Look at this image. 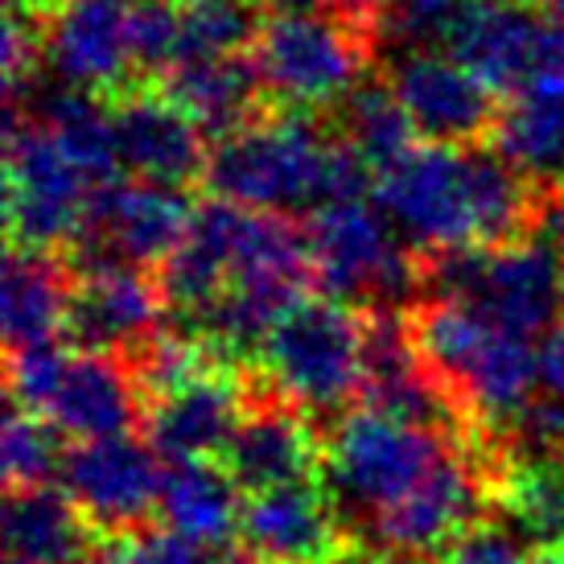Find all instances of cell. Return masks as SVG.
Segmentation results:
<instances>
[{
	"label": "cell",
	"instance_id": "cell-1",
	"mask_svg": "<svg viewBox=\"0 0 564 564\" xmlns=\"http://www.w3.org/2000/svg\"><path fill=\"white\" fill-rule=\"evenodd\" d=\"M540 198L544 194L495 144H416L376 177V206L421 256L519 243L544 215Z\"/></svg>",
	"mask_w": 564,
	"mask_h": 564
},
{
	"label": "cell",
	"instance_id": "cell-2",
	"mask_svg": "<svg viewBox=\"0 0 564 564\" xmlns=\"http://www.w3.org/2000/svg\"><path fill=\"white\" fill-rule=\"evenodd\" d=\"M203 182L223 203L293 219L367 198L376 170L338 137H326L314 111L272 108L264 120L210 144Z\"/></svg>",
	"mask_w": 564,
	"mask_h": 564
},
{
	"label": "cell",
	"instance_id": "cell-3",
	"mask_svg": "<svg viewBox=\"0 0 564 564\" xmlns=\"http://www.w3.org/2000/svg\"><path fill=\"white\" fill-rule=\"evenodd\" d=\"M408 329L424 371L454 400L470 445L507 462L502 437L540 388V346L462 301H416Z\"/></svg>",
	"mask_w": 564,
	"mask_h": 564
},
{
	"label": "cell",
	"instance_id": "cell-4",
	"mask_svg": "<svg viewBox=\"0 0 564 564\" xmlns=\"http://www.w3.org/2000/svg\"><path fill=\"white\" fill-rule=\"evenodd\" d=\"M256 376L314 421H338L367 383V310L338 297H305L276 322Z\"/></svg>",
	"mask_w": 564,
	"mask_h": 564
},
{
	"label": "cell",
	"instance_id": "cell-5",
	"mask_svg": "<svg viewBox=\"0 0 564 564\" xmlns=\"http://www.w3.org/2000/svg\"><path fill=\"white\" fill-rule=\"evenodd\" d=\"M454 445L466 441L383 416L376 408H350L346 416H338L326 433L322 478L346 535L362 544L371 523L404 499Z\"/></svg>",
	"mask_w": 564,
	"mask_h": 564
},
{
	"label": "cell",
	"instance_id": "cell-6",
	"mask_svg": "<svg viewBox=\"0 0 564 564\" xmlns=\"http://www.w3.org/2000/svg\"><path fill=\"white\" fill-rule=\"evenodd\" d=\"M424 293L462 301L511 334L535 338L564 317V251L519 239L502 248H449L421 256Z\"/></svg>",
	"mask_w": 564,
	"mask_h": 564
},
{
	"label": "cell",
	"instance_id": "cell-7",
	"mask_svg": "<svg viewBox=\"0 0 564 564\" xmlns=\"http://www.w3.org/2000/svg\"><path fill=\"white\" fill-rule=\"evenodd\" d=\"M4 186H9V248L63 251L75 248L95 182L25 104H4Z\"/></svg>",
	"mask_w": 564,
	"mask_h": 564
},
{
	"label": "cell",
	"instance_id": "cell-8",
	"mask_svg": "<svg viewBox=\"0 0 564 564\" xmlns=\"http://www.w3.org/2000/svg\"><path fill=\"white\" fill-rule=\"evenodd\" d=\"M314 284L326 297L367 310H395L424 289V264L388 236V215L367 198L329 203L305 223Z\"/></svg>",
	"mask_w": 564,
	"mask_h": 564
},
{
	"label": "cell",
	"instance_id": "cell-9",
	"mask_svg": "<svg viewBox=\"0 0 564 564\" xmlns=\"http://www.w3.org/2000/svg\"><path fill=\"white\" fill-rule=\"evenodd\" d=\"M371 37L334 13L272 17L251 50L272 108L317 111L343 104L371 63Z\"/></svg>",
	"mask_w": 564,
	"mask_h": 564
},
{
	"label": "cell",
	"instance_id": "cell-10",
	"mask_svg": "<svg viewBox=\"0 0 564 564\" xmlns=\"http://www.w3.org/2000/svg\"><path fill=\"white\" fill-rule=\"evenodd\" d=\"M194 206L177 186L158 182H111L95 189L87 223H83L75 248L66 256L70 272L104 264H137L161 268L173 251L186 243Z\"/></svg>",
	"mask_w": 564,
	"mask_h": 564
},
{
	"label": "cell",
	"instance_id": "cell-11",
	"mask_svg": "<svg viewBox=\"0 0 564 564\" xmlns=\"http://www.w3.org/2000/svg\"><path fill=\"white\" fill-rule=\"evenodd\" d=\"M42 21V58L66 83L91 95L132 87V4L128 0H25Z\"/></svg>",
	"mask_w": 564,
	"mask_h": 564
},
{
	"label": "cell",
	"instance_id": "cell-12",
	"mask_svg": "<svg viewBox=\"0 0 564 564\" xmlns=\"http://www.w3.org/2000/svg\"><path fill=\"white\" fill-rule=\"evenodd\" d=\"M223 470L236 478L243 495L276 490L293 482H317L326 466V437L317 421L251 376V400L239 429L223 449Z\"/></svg>",
	"mask_w": 564,
	"mask_h": 564
},
{
	"label": "cell",
	"instance_id": "cell-13",
	"mask_svg": "<svg viewBox=\"0 0 564 564\" xmlns=\"http://www.w3.org/2000/svg\"><path fill=\"white\" fill-rule=\"evenodd\" d=\"M63 486L95 532L120 535L149 528L153 511H161V454L153 445L128 437L79 441L63 466Z\"/></svg>",
	"mask_w": 564,
	"mask_h": 564
},
{
	"label": "cell",
	"instance_id": "cell-14",
	"mask_svg": "<svg viewBox=\"0 0 564 564\" xmlns=\"http://www.w3.org/2000/svg\"><path fill=\"white\" fill-rule=\"evenodd\" d=\"M392 87L408 108L412 124L429 144L478 149L495 141L502 104L470 66L454 54H408L392 63Z\"/></svg>",
	"mask_w": 564,
	"mask_h": 564
},
{
	"label": "cell",
	"instance_id": "cell-15",
	"mask_svg": "<svg viewBox=\"0 0 564 564\" xmlns=\"http://www.w3.org/2000/svg\"><path fill=\"white\" fill-rule=\"evenodd\" d=\"M108 111L120 170L141 182L177 189L206 177V161H210L206 132L158 83H132L128 91L111 95Z\"/></svg>",
	"mask_w": 564,
	"mask_h": 564
},
{
	"label": "cell",
	"instance_id": "cell-16",
	"mask_svg": "<svg viewBox=\"0 0 564 564\" xmlns=\"http://www.w3.org/2000/svg\"><path fill=\"white\" fill-rule=\"evenodd\" d=\"M251 400V376H236L231 362H219L177 392L161 395L144 412L149 445L165 462H210L223 457Z\"/></svg>",
	"mask_w": 564,
	"mask_h": 564
},
{
	"label": "cell",
	"instance_id": "cell-17",
	"mask_svg": "<svg viewBox=\"0 0 564 564\" xmlns=\"http://www.w3.org/2000/svg\"><path fill=\"white\" fill-rule=\"evenodd\" d=\"M165 293L149 268L137 264H104L75 272L70 293V338L83 350H111L132 355L153 334H161L165 317Z\"/></svg>",
	"mask_w": 564,
	"mask_h": 564
},
{
	"label": "cell",
	"instance_id": "cell-18",
	"mask_svg": "<svg viewBox=\"0 0 564 564\" xmlns=\"http://www.w3.org/2000/svg\"><path fill=\"white\" fill-rule=\"evenodd\" d=\"M243 549L264 564H329L350 544L322 482H293L243 499Z\"/></svg>",
	"mask_w": 564,
	"mask_h": 564
},
{
	"label": "cell",
	"instance_id": "cell-19",
	"mask_svg": "<svg viewBox=\"0 0 564 564\" xmlns=\"http://www.w3.org/2000/svg\"><path fill=\"white\" fill-rule=\"evenodd\" d=\"M549 13L532 0H470L449 50L495 95H516L544 70Z\"/></svg>",
	"mask_w": 564,
	"mask_h": 564
},
{
	"label": "cell",
	"instance_id": "cell-20",
	"mask_svg": "<svg viewBox=\"0 0 564 564\" xmlns=\"http://www.w3.org/2000/svg\"><path fill=\"white\" fill-rule=\"evenodd\" d=\"M144 412L149 400L124 355L75 346L42 416L75 441H108L128 437L144 421Z\"/></svg>",
	"mask_w": 564,
	"mask_h": 564
},
{
	"label": "cell",
	"instance_id": "cell-21",
	"mask_svg": "<svg viewBox=\"0 0 564 564\" xmlns=\"http://www.w3.org/2000/svg\"><path fill=\"white\" fill-rule=\"evenodd\" d=\"M158 87L215 141L264 120L272 111V99H268L264 79H260L251 54L182 58L161 75Z\"/></svg>",
	"mask_w": 564,
	"mask_h": 564
},
{
	"label": "cell",
	"instance_id": "cell-22",
	"mask_svg": "<svg viewBox=\"0 0 564 564\" xmlns=\"http://www.w3.org/2000/svg\"><path fill=\"white\" fill-rule=\"evenodd\" d=\"M70 293H75V272L63 256L9 248L4 284H0L9 355L63 343V334L70 329Z\"/></svg>",
	"mask_w": 564,
	"mask_h": 564
},
{
	"label": "cell",
	"instance_id": "cell-23",
	"mask_svg": "<svg viewBox=\"0 0 564 564\" xmlns=\"http://www.w3.org/2000/svg\"><path fill=\"white\" fill-rule=\"evenodd\" d=\"M99 532L54 486H21L4 499V564H95Z\"/></svg>",
	"mask_w": 564,
	"mask_h": 564
},
{
	"label": "cell",
	"instance_id": "cell-24",
	"mask_svg": "<svg viewBox=\"0 0 564 564\" xmlns=\"http://www.w3.org/2000/svg\"><path fill=\"white\" fill-rule=\"evenodd\" d=\"M495 149L540 194L564 186V70H540L502 104Z\"/></svg>",
	"mask_w": 564,
	"mask_h": 564
},
{
	"label": "cell",
	"instance_id": "cell-25",
	"mask_svg": "<svg viewBox=\"0 0 564 564\" xmlns=\"http://www.w3.org/2000/svg\"><path fill=\"white\" fill-rule=\"evenodd\" d=\"M236 478L223 470V462H173L161 486L165 528L186 535L198 549H227L231 532H239L243 502Z\"/></svg>",
	"mask_w": 564,
	"mask_h": 564
},
{
	"label": "cell",
	"instance_id": "cell-26",
	"mask_svg": "<svg viewBox=\"0 0 564 564\" xmlns=\"http://www.w3.org/2000/svg\"><path fill=\"white\" fill-rule=\"evenodd\" d=\"M334 124H338L334 128L338 141L346 149H355L376 170V177L400 158H408L416 149V137H421L408 108L400 104L392 79H379V75L362 79L355 91L346 95L343 104H338V120Z\"/></svg>",
	"mask_w": 564,
	"mask_h": 564
},
{
	"label": "cell",
	"instance_id": "cell-27",
	"mask_svg": "<svg viewBox=\"0 0 564 564\" xmlns=\"http://www.w3.org/2000/svg\"><path fill=\"white\" fill-rule=\"evenodd\" d=\"M177 17H182V58L251 54L272 21L264 0H177Z\"/></svg>",
	"mask_w": 564,
	"mask_h": 564
},
{
	"label": "cell",
	"instance_id": "cell-28",
	"mask_svg": "<svg viewBox=\"0 0 564 564\" xmlns=\"http://www.w3.org/2000/svg\"><path fill=\"white\" fill-rule=\"evenodd\" d=\"M66 433L54 421H46L42 412L30 408H9V421H4V482L9 490L21 486H50L54 474H63L66 466Z\"/></svg>",
	"mask_w": 564,
	"mask_h": 564
},
{
	"label": "cell",
	"instance_id": "cell-29",
	"mask_svg": "<svg viewBox=\"0 0 564 564\" xmlns=\"http://www.w3.org/2000/svg\"><path fill=\"white\" fill-rule=\"evenodd\" d=\"M182 58V17L173 0H137L132 4V66L137 83H161V75Z\"/></svg>",
	"mask_w": 564,
	"mask_h": 564
},
{
	"label": "cell",
	"instance_id": "cell-30",
	"mask_svg": "<svg viewBox=\"0 0 564 564\" xmlns=\"http://www.w3.org/2000/svg\"><path fill=\"white\" fill-rule=\"evenodd\" d=\"M535 552L519 523L478 519L437 552L433 564H532Z\"/></svg>",
	"mask_w": 564,
	"mask_h": 564
},
{
	"label": "cell",
	"instance_id": "cell-31",
	"mask_svg": "<svg viewBox=\"0 0 564 564\" xmlns=\"http://www.w3.org/2000/svg\"><path fill=\"white\" fill-rule=\"evenodd\" d=\"M95 564H215L206 549L189 544L170 528H137V532L104 535Z\"/></svg>",
	"mask_w": 564,
	"mask_h": 564
},
{
	"label": "cell",
	"instance_id": "cell-32",
	"mask_svg": "<svg viewBox=\"0 0 564 564\" xmlns=\"http://www.w3.org/2000/svg\"><path fill=\"white\" fill-rule=\"evenodd\" d=\"M540 392L564 395V317L540 343Z\"/></svg>",
	"mask_w": 564,
	"mask_h": 564
},
{
	"label": "cell",
	"instance_id": "cell-33",
	"mask_svg": "<svg viewBox=\"0 0 564 564\" xmlns=\"http://www.w3.org/2000/svg\"><path fill=\"white\" fill-rule=\"evenodd\" d=\"M544 544L564 549V462H552L549 474V519H544Z\"/></svg>",
	"mask_w": 564,
	"mask_h": 564
},
{
	"label": "cell",
	"instance_id": "cell-34",
	"mask_svg": "<svg viewBox=\"0 0 564 564\" xmlns=\"http://www.w3.org/2000/svg\"><path fill=\"white\" fill-rule=\"evenodd\" d=\"M383 9V0H334V13L343 17V21H350L355 30H371V21H376V13Z\"/></svg>",
	"mask_w": 564,
	"mask_h": 564
},
{
	"label": "cell",
	"instance_id": "cell-35",
	"mask_svg": "<svg viewBox=\"0 0 564 564\" xmlns=\"http://www.w3.org/2000/svg\"><path fill=\"white\" fill-rule=\"evenodd\" d=\"M544 70H564V13H549V33H544Z\"/></svg>",
	"mask_w": 564,
	"mask_h": 564
},
{
	"label": "cell",
	"instance_id": "cell-36",
	"mask_svg": "<svg viewBox=\"0 0 564 564\" xmlns=\"http://www.w3.org/2000/svg\"><path fill=\"white\" fill-rule=\"evenodd\" d=\"M540 219H544V227H549L552 243L564 251V186L549 194V203H544V215H540Z\"/></svg>",
	"mask_w": 564,
	"mask_h": 564
},
{
	"label": "cell",
	"instance_id": "cell-37",
	"mask_svg": "<svg viewBox=\"0 0 564 564\" xmlns=\"http://www.w3.org/2000/svg\"><path fill=\"white\" fill-rule=\"evenodd\" d=\"M532 564H564V549L561 544H540Z\"/></svg>",
	"mask_w": 564,
	"mask_h": 564
},
{
	"label": "cell",
	"instance_id": "cell-38",
	"mask_svg": "<svg viewBox=\"0 0 564 564\" xmlns=\"http://www.w3.org/2000/svg\"><path fill=\"white\" fill-rule=\"evenodd\" d=\"M532 4H540L544 13H564V0H532Z\"/></svg>",
	"mask_w": 564,
	"mask_h": 564
}]
</instances>
